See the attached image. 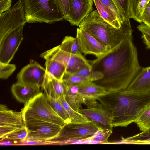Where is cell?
<instances>
[{"mask_svg": "<svg viewBox=\"0 0 150 150\" xmlns=\"http://www.w3.org/2000/svg\"><path fill=\"white\" fill-rule=\"evenodd\" d=\"M88 62L98 78L93 82L107 91L125 90L142 68L132 35L122 40L107 54Z\"/></svg>", "mask_w": 150, "mask_h": 150, "instance_id": "1", "label": "cell"}, {"mask_svg": "<svg viewBox=\"0 0 150 150\" xmlns=\"http://www.w3.org/2000/svg\"><path fill=\"white\" fill-rule=\"evenodd\" d=\"M112 118L113 127H127L137 119L150 104V94L123 91H107L98 98Z\"/></svg>", "mask_w": 150, "mask_h": 150, "instance_id": "2", "label": "cell"}, {"mask_svg": "<svg viewBox=\"0 0 150 150\" xmlns=\"http://www.w3.org/2000/svg\"><path fill=\"white\" fill-rule=\"evenodd\" d=\"M79 28L91 34L110 50L122 40L132 35L130 20L116 28L105 21L98 11H93L80 23Z\"/></svg>", "mask_w": 150, "mask_h": 150, "instance_id": "3", "label": "cell"}, {"mask_svg": "<svg viewBox=\"0 0 150 150\" xmlns=\"http://www.w3.org/2000/svg\"><path fill=\"white\" fill-rule=\"evenodd\" d=\"M27 23L53 24L64 16L56 0H23Z\"/></svg>", "mask_w": 150, "mask_h": 150, "instance_id": "4", "label": "cell"}, {"mask_svg": "<svg viewBox=\"0 0 150 150\" xmlns=\"http://www.w3.org/2000/svg\"><path fill=\"white\" fill-rule=\"evenodd\" d=\"M21 112L24 122L36 120L63 127L66 124L54 110L46 95L40 92L25 103Z\"/></svg>", "mask_w": 150, "mask_h": 150, "instance_id": "5", "label": "cell"}, {"mask_svg": "<svg viewBox=\"0 0 150 150\" xmlns=\"http://www.w3.org/2000/svg\"><path fill=\"white\" fill-rule=\"evenodd\" d=\"M100 127L92 121L84 122H71L66 124L62 127L58 136L51 141L63 143L89 140Z\"/></svg>", "mask_w": 150, "mask_h": 150, "instance_id": "6", "label": "cell"}, {"mask_svg": "<svg viewBox=\"0 0 150 150\" xmlns=\"http://www.w3.org/2000/svg\"><path fill=\"white\" fill-rule=\"evenodd\" d=\"M40 56L45 60L53 59L63 63L66 73L71 74L86 67H90L88 61L81 54H74L62 50L59 45L42 53Z\"/></svg>", "mask_w": 150, "mask_h": 150, "instance_id": "7", "label": "cell"}, {"mask_svg": "<svg viewBox=\"0 0 150 150\" xmlns=\"http://www.w3.org/2000/svg\"><path fill=\"white\" fill-rule=\"evenodd\" d=\"M26 23L23 0H18L9 10L0 15V40Z\"/></svg>", "mask_w": 150, "mask_h": 150, "instance_id": "8", "label": "cell"}, {"mask_svg": "<svg viewBox=\"0 0 150 150\" xmlns=\"http://www.w3.org/2000/svg\"><path fill=\"white\" fill-rule=\"evenodd\" d=\"M29 132L26 140L51 141L59 135L63 127L45 122L28 120L24 122Z\"/></svg>", "mask_w": 150, "mask_h": 150, "instance_id": "9", "label": "cell"}, {"mask_svg": "<svg viewBox=\"0 0 150 150\" xmlns=\"http://www.w3.org/2000/svg\"><path fill=\"white\" fill-rule=\"evenodd\" d=\"M46 74L45 69L36 61L31 60L29 63L18 74L17 82L26 85L42 88Z\"/></svg>", "mask_w": 150, "mask_h": 150, "instance_id": "10", "label": "cell"}, {"mask_svg": "<svg viewBox=\"0 0 150 150\" xmlns=\"http://www.w3.org/2000/svg\"><path fill=\"white\" fill-rule=\"evenodd\" d=\"M25 24L8 33L0 40V62L9 63L23 39V31Z\"/></svg>", "mask_w": 150, "mask_h": 150, "instance_id": "11", "label": "cell"}, {"mask_svg": "<svg viewBox=\"0 0 150 150\" xmlns=\"http://www.w3.org/2000/svg\"><path fill=\"white\" fill-rule=\"evenodd\" d=\"M76 38L82 53L92 54L98 57L107 54L110 50L86 31L77 29Z\"/></svg>", "mask_w": 150, "mask_h": 150, "instance_id": "12", "label": "cell"}, {"mask_svg": "<svg viewBox=\"0 0 150 150\" xmlns=\"http://www.w3.org/2000/svg\"><path fill=\"white\" fill-rule=\"evenodd\" d=\"M86 108L80 109L79 112L89 120L96 123L100 127L112 130L111 116L101 103L96 102L87 105Z\"/></svg>", "mask_w": 150, "mask_h": 150, "instance_id": "13", "label": "cell"}, {"mask_svg": "<svg viewBox=\"0 0 150 150\" xmlns=\"http://www.w3.org/2000/svg\"><path fill=\"white\" fill-rule=\"evenodd\" d=\"M93 0H69V15L67 21L72 25L79 26L92 11Z\"/></svg>", "mask_w": 150, "mask_h": 150, "instance_id": "14", "label": "cell"}, {"mask_svg": "<svg viewBox=\"0 0 150 150\" xmlns=\"http://www.w3.org/2000/svg\"><path fill=\"white\" fill-rule=\"evenodd\" d=\"M93 1L99 14L105 21L116 28L121 27L123 22L112 0Z\"/></svg>", "mask_w": 150, "mask_h": 150, "instance_id": "15", "label": "cell"}, {"mask_svg": "<svg viewBox=\"0 0 150 150\" xmlns=\"http://www.w3.org/2000/svg\"><path fill=\"white\" fill-rule=\"evenodd\" d=\"M107 92L105 89L93 81L79 85L76 99L80 106L84 103L87 105L96 102L98 97Z\"/></svg>", "mask_w": 150, "mask_h": 150, "instance_id": "16", "label": "cell"}, {"mask_svg": "<svg viewBox=\"0 0 150 150\" xmlns=\"http://www.w3.org/2000/svg\"><path fill=\"white\" fill-rule=\"evenodd\" d=\"M126 90L139 94H150V66L142 68Z\"/></svg>", "mask_w": 150, "mask_h": 150, "instance_id": "17", "label": "cell"}, {"mask_svg": "<svg viewBox=\"0 0 150 150\" xmlns=\"http://www.w3.org/2000/svg\"><path fill=\"white\" fill-rule=\"evenodd\" d=\"M42 88L46 94L57 99L64 96L67 89V87L63 81L55 79L47 72Z\"/></svg>", "mask_w": 150, "mask_h": 150, "instance_id": "18", "label": "cell"}, {"mask_svg": "<svg viewBox=\"0 0 150 150\" xmlns=\"http://www.w3.org/2000/svg\"><path fill=\"white\" fill-rule=\"evenodd\" d=\"M40 88L37 86L26 85L17 82L13 84L11 90L18 101L25 103L40 92Z\"/></svg>", "mask_w": 150, "mask_h": 150, "instance_id": "19", "label": "cell"}, {"mask_svg": "<svg viewBox=\"0 0 150 150\" xmlns=\"http://www.w3.org/2000/svg\"><path fill=\"white\" fill-rule=\"evenodd\" d=\"M13 125L25 126L21 112L9 109L3 104L0 105V127Z\"/></svg>", "mask_w": 150, "mask_h": 150, "instance_id": "20", "label": "cell"}, {"mask_svg": "<svg viewBox=\"0 0 150 150\" xmlns=\"http://www.w3.org/2000/svg\"><path fill=\"white\" fill-rule=\"evenodd\" d=\"M45 66L46 72L53 77L61 81L66 72V67L62 63L53 59L46 60Z\"/></svg>", "mask_w": 150, "mask_h": 150, "instance_id": "21", "label": "cell"}, {"mask_svg": "<svg viewBox=\"0 0 150 150\" xmlns=\"http://www.w3.org/2000/svg\"><path fill=\"white\" fill-rule=\"evenodd\" d=\"M150 0H129V17L141 23L144 11Z\"/></svg>", "mask_w": 150, "mask_h": 150, "instance_id": "22", "label": "cell"}, {"mask_svg": "<svg viewBox=\"0 0 150 150\" xmlns=\"http://www.w3.org/2000/svg\"><path fill=\"white\" fill-rule=\"evenodd\" d=\"M59 45L62 50L72 54H81L82 53L76 37L66 36Z\"/></svg>", "mask_w": 150, "mask_h": 150, "instance_id": "23", "label": "cell"}, {"mask_svg": "<svg viewBox=\"0 0 150 150\" xmlns=\"http://www.w3.org/2000/svg\"><path fill=\"white\" fill-rule=\"evenodd\" d=\"M45 95L54 110L65 123L67 124L71 122L69 115L59 101L48 95Z\"/></svg>", "mask_w": 150, "mask_h": 150, "instance_id": "24", "label": "cell"}, {"mask_svg": "<svg viewBox=\"0 0 150 150\" xmlns=\"http://www.w3.org/2000/svg\"><path fill=\"white\" fill-rule=\"evenodd\" d=\"M120 143L137 144H150V129L142 131L132 136L122 138Z\"/></svg>", "mask_w": 150, "mask_h": 150, "instance_id": "25", "label": "cell"}, {"mask_svg": "<svg viewBox=\"0 0 150 150\" xmlns=\"http://www.w3.org/2000/svg\"><path fill=\"white\" fill-rule=\"evenodd\" d=\"M57 100L61 103L69 115L71 119V122H84L90 121L84 115L72 109L66 101L65 96Z\"/></svg>", "mask_w": 150, "mask_h": 150, "instance_id": "26", "label": "cell"}, {"mask_svg": "<svg viewBox=\"0 0 150 150\" xmlns=\"http://www.w3.org/2000/svg\"><path fill=\"white\" fill-rule=\"evenodd\" d=\"M134 122L142 131L150 129V104Z\"/></svg>", "mask_w": 150, "mask_h": 150, "instance_id": "27", "label": "cell"}, {"mask_svg": "<svg viewBox=\"0 0 150 150\" xmlns=\"http://www.w3.org/2000/svg\"><path fill=\"white\" fill-rule=\"evenodd\" d=\"M63 81L68 87L73 85H80L90 81H92L89 77H82L65 73Z\"/></svg>", "mask_w": 150, "mask_h": 150, "instance_id": "28", "label": "cell"}, {"mask_svg": "<svg viewBox=\"0 0 150 150\" xmlns=\"http://www.w3.org/2000/svg\"><path fill=\"white\" fill-rule=\"evenodd\" d=\"M115 5L122 22L130 20L129 11V0H112Z\"/></svg>", "mask_w": 150, "mask_h": 150, "instance_id": "29", "label": "cell"}, {"mask_svg": "<svg viewBox=\"0 0 150 150\" xmlns=\"http://www.w3.org/2000/svg\"><path fill=\"white\" fill-rule=\"evenodd\" d=\"M29 132V130L25 126L21 128L6 135L2 139H0V140L5 139L25 140L28 137Z\"/></svg>", "mask_w": 150, "mask_h": 150, "instance_id": "30", "label": "cell"}, {"mask_svg": "<svg viewBox=\"0 0 150 150\" xmlns=\"http://www.w3.org/2000/svg\"><path fill=\"white\" fill-rule=\"evenodd\" d=\"M112 132V130L100 127L96 133L89 140L91 141L108 143V139Z\"/></svg>", "mask_w": 150, "mask_h": 150, "instance_id": "31", "label": "cell"}, {"mask_svg": "<svg viewBox=\"0 0 150 150\" xmlns=\"http://www.w3.org/2000/svg\"><path fill=\"white\" fill-rule=\"evenodd\" d=\"M16 67L15 65L0 62V77L2 79H7L14 72Z\"/></svg>", "mask_w": 150, "mask_h": 150, "instance_id": "32", "label": "cell"}, {"mask_svg": "<svg viewBox=\"0 0 150 150\" xmlns=\"http://www.w3.org/2000/svg\"><path fill=\"white\" fill-rule=\"evenodd\" d=\"M76 96L67 90L65 98L70 107L76 111L79 112L80 108L76 99Z\"/></svg>", "mask_w": 150, "mask_h": 150, "instance_id": "33", "label": "cell"}, {"mask_svg": "<svg viewBox=\"0 0 150 150\" xmlns=\"http://www.w3.org/2000/svg\"><path fill=\"white\" fill-rule=\"evenodd\" d=\"M58 6L67 20L68 17L69 12V0H56Z\"/></svg>", "mask_w": 150, "mask_h": 150, "instance_id": "34", "label": "cell"}, {"mask_svg": "<svg viewBox=\"0 0 150 150\" xmlns=\"http://www.w3.org/2000/svg\"><path fill=\"white\" fill-rule=\"evenodd\" d=\"M25 126L13 125L0 127V138L2 139L6 135L21 128Z\"/></svg>", "mask_w": 150, "mask_h": 150, "instance_id": "35", "label": "cell"}, {"mask_svg": "<svg viewBox=\"0 0 150 150\" xmlns=\"http://www.w3.org/2000/svg\"><path fill=\"white\" fill-rule=\"evenodd\" d=\"M71 74L82 77H89L92 79V81L93 80V71L91 66L83 68Z\"/></svg>", "mask_w": 150, "mask_h": 150, "instance_id": "36", "label": "cell"}, {"mask_svg": "<svg viewBox=\"0 0 150 150\" xmlns=\"http://www.w3.org/2000/svg\"><path fill=\"white\" fill-rule=\"evenodd\" d=\"M142 22L150 28V3H149L143 12Z\"/></svg>", "mask_w": 150, "mask_h": 150, "instance_id": "37", "label": "cell"}, {"mask_svg": "<svg viewBox=\"0 0 150 150\" xmlns=\"http://www.w3.org/2000/svg\"><path fill=\"white\" fill-rule=\"evenodd\" d=\"M11 0H0V15L11 8Z\"/></svg>", "mask_w": 150, "mask_h": 150, "instance_id": "38", "label": "cell"}, {"mask_svg": "<svg viewBox=\"0 0 150 150\" xmlns=\"http://www.w3.org/2000/svg\"><path fill=\"white\" fill-rule=\"evenodd\" d=\"M137 29L142 33L150 35V28L144 23H142L137 27Z\"/></svg>", "mask_w": 150, "mask_h": 150, "instance_id": "39", "label": "cell"}, {"mask_svg": "<svg viewBox=\"0 0 150 150\" xmlns=\"http://www.w3.org/2000/svg\"><path fill=\"white\" fill-rule=\"evenodd\" d=\"M141 37L146 47L150 49V35L145 33H142Z\"/></svg>", "mask_w": 150, "mask_h": 150, "instance_id": "40", "label": "cell"}, {"mask_svg": "<svg viewBox=\"0 0 150 150\" xmlns=\"http://www.w3.org/2000/svg\"><path fill=\"white\" fill-rule=\"evenodd\" d=\"M149 3H150V1H149Z\"/></svg>", "mask_w": 150, "mask_h": 150, "instance_id": "41", "label": "cell"}]
</instances>
